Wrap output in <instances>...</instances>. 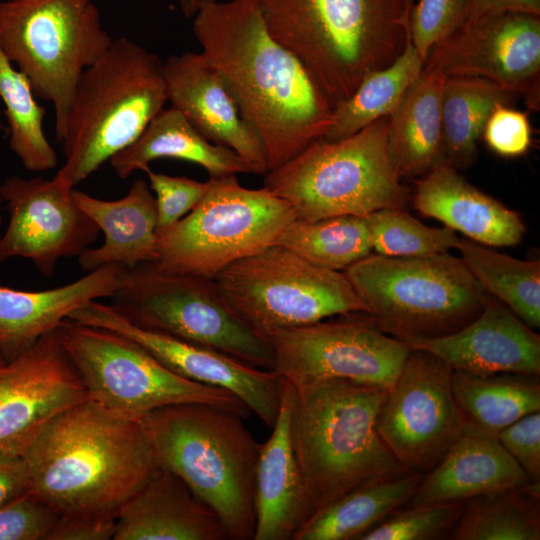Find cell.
Here are the masks:
<instances>
[{
	"instance_id": "6da1fadb",
	"label": "cell",
	"mask_w": 540,
	"mask_h": 540,
	"mask_svg": "<svg viewBox=\"0 0 540 540\" xmlns=\"http://www.w3.org/2000/svg\"><path fill=\"white\" fill-rule=\"evenodd\" d=\"M192 29L200 53L259 138L268 171L323 138L333 108L301 62L271 36L258 0L205 4Z\"/></svg>"
},
{
	"instance_id": "7a4b0ae2",
	"label": "cell",
	"mask_w": 540,
	"mask_h": 540,
	"mask_svg": "<svg viewBox=\"0 0 540 540\" xmlns=\"http://www.w3.org/2000/svg\"><path fill=\"white\" fill-rule=\"evenodd\" d=\"M29 490L61 516L116 519L157 468L139 420L87 399L52 419L21 454Z\"/></svg>"
},
{
	"instance_id": "3957f363",
	"label": "cell",
	"mask_w": 540,
	"mask_h": 540,
	"mask_svg": "<svg viewBox=\"0 0 540 540\" xmlns=\"http://www.w3.org/2000/svg\"><path fill=\"white\" fill-rule=\"evenodd\" d=\"M271 36L305 67L333 110L410 41L413 0H258Z\"/></svg>"
},
{
	"instance_id": "277c9868",
	"label": "cell",
	"mask_w": 540,
	"mask_h": 540,
	"mask_svg": "<svg viewBox=\"0 0 540 540\" xmlns=\"http://www.w3.org/2000/svg\"><path fill=\"white\" fill-rule=\"evenodd\" d=\"M388 390L342 379L293 385L292 444L315 511L406 473L377 429Z\"/></svg>"
},
{
	"instance_id": "5b68a950",
	"label": "cell",
	"mask_w": 540,
	"mask_h": 540,
	"mask_svg": "<svg viewBox=\"0 0 540 540\" xmlns=\"http://www.w3.org/2000/svg\"><path fill=\"white\" fill-rule=\"evenodd\" d=\"M240 415L206 403L155 409L139 421L155 461L220 518L232 540L255 533L259 444Z\"/></svg>"
},
{
	"instance_id": "8992f818",
	"label": "cell",
	"mask_w": 540,
	"mask_h": 540,
	"mask_svg": "<svg viewBox=\"0 0 540 540\" xmlns=\"http://www.w3.org/2000/svg\"><path fill=\"white\" fill-rule=\"evenodd\" d=\"M168 102L163 62L120 37L84 70L60 142L65 162L54 176L70 188L132 144Z\"/></svg>"
},
{
	"instance_id": "52a82bcc",
	"label": "cell",
	"mask_w": 540,
	"mask_h": 540,
	"mask_svg": "<svg viewBox=\"0 0 540 540\" xmlns=\"http://www.w3.org/2000/svg\"><path fill=\"white\" fill-rule=\"evenodd\" d=\"M388 116L346 138L312 142L264 174L263 187L287 201L298 220L405 208L409 191L390 157Z\"/></svg>"
},
{
	"instance_id": "ba28073f",
	"label": "cell",
	"mask_w": 540,
	"mask_h": 540,
	"mask_svg": "<svg viewBox=\"0 0 540 540\" xmlns=\"http://www.w3.org/2000/svg\"><path fill=\"white\" fill-rule=\"evenodd\" d=\"M344 273L368 315L395 338L451 334L482 311L487 293L460 257H390L371 253Z\"/></svg>"
},
{
	"instance_id": "9c48e42d",
	"label": "cell",
	"mask_w": 540,
	"mask_h": 540,
	"mask_svg": "<svg viewBox=\"0 0 540 540\" xmlns=\"http://www.w3.org/2000/svg\"><path fill=\"white\" fill-rule=\"evenodd\" d=\"M296 220L291 205L265 187L242 186L236 175L209 179L201 201L157 231L160 270L215 279L231 264L277 245Z\"/></svg>"
},
{
	"instance_id": "30bf717a",
	"label": "cell",
	"mask_w": 540,
	"mask_h": 540,
	"mask_svg": "<svg viewBox=\"0 0 540 540\" xmlns=\"http://www.w3.org/2000/svg\"><path fill=\"white\" fill-rule=\"evenodd\" d=\"M112 41L93 0L0 1V46L53 105L59 141L82 73Z\"/></svg>"
},
{
	"instance_id": "8fae6325",
	"label": "cell",
	"mask_w": 540,
	"mask_h": 540,
	"mask_svg": "<svg viewBox=\"0 0 540 540\" xmlns=\"http://www.w3.org/2000/svg\"><path fill=\"white\" fill-rule=\"evenodd\" d=\"M110 305L137 327L221 351L273 370L269 341L231 309L215 279L160 270L146 262L126 267Z\"/></svg>"
},
{
	"instance_id": "7c38bea8",
	"label": "cell",
	"mask_w": 540,
	"mask_h": 540,
	"mask_svg": "<svg viewBox=\"0 0 540 540\" xmlns=\"http://www.w3.org/2000/svg\"><path fill=\"white\" fill-rule=\"evenodd\" d=\"M57 332L88 399L116 415L139 420L155 409L180 403L211 404L242 418L251 412L231 392L174 373L127 336L69 318Z\"/></svg>"
},
{
	"instance_id": "4fadbf2b",
	"label": "cell",
	"mask_w": 540,
	"mask_h": 540,
	"mask_svg": "<svg viewBox=\"0 0 540 540\" xmlns=\"http://www.w3.org/2000/svg\"><path fill=\"white\" fill-rule=\"evenodd\" d=\"M215 281L231 309L265 338L277 329L368 313L344 271L319 267L279 245L231 264Z\"/></svg>"
},
{
	"instance_id": "5bb4252c",
	"label": "cell",
	"mask_w": 540,
	"mask_h": 540,
	"mask_svg": "<svg viewBox=\"0 0 540 540\" xmlns=\"http://www.w3.org/2000/svg\"><path fill=\"white\" fill-rule=\"evenodd\" d=\"M271 331L274 371L293 385L342 379L389 389L410 349L365 312Z\"/></svg>"
},
{
	"instance_id": "9a60e30c",
	"label": "cell",
	"mask_w": 540,
	"mask_h": 540,
	"mask_svg": "<svg viewBox=\"0 0 540 540\" xmlns=\"http://www.w3.org/2000/svg\"><path fill=\"white\" fill-rule=\"evenodd\" d=\"M453 368L410 349L377 420L388 450L406 472L431 470L461 434L466 420L452 391Z\"/></svg>"
},
{
	"instance_id": "2e32d148",
	"label": "cell",
	"mask_w": 540,
	"mask_h": 540,
	"mask_svg": "<svg viewBox=\"0 0 540 540\" xmlns=\"http://www.w3.org/2000/svg\"><path fill=\"white\" fill-rule=\"evenodd\" d=\"M423 68L488 80L540 104V15L501 10L469 18L430 51Z\"/></svg>"
},
{
	"instance_id": "e0dca14e",
	"label": "cell",
	"mask_w": 540,
	"mask_h": 540,
	"mask_svg": "<svg viewBox=\"0 0 540 540\" xmlns=\"http://www.w3.org/2000/svg\"><path fill=\"white\" fill-rule=\"evenodd\" d=\"M73 188L55 177L7 178L0 185L9 222L0 237V262L29 259L46 277L62 258L79 257L100 229L75 203Z\"/></svg>"
},
{
	"instance_id": "ac0fdd59",
	"label": "cell",
	"mask_w": 540,
	"mask_h": 540,
	"mask_svg": "<svg viewBox=\"0 0 540 540\" xmlns=\"http://www.w3.org/2000/svg\"><path fill=\"white\" fill-rule=\"evenodd\" d=\"M69 318L133 339L174 373L231 392L266 426H274L281 402V376L274 370L257 368L214 348L137 327L99 300L85 304Z\"/></svg>"
},
{
	"instance_id": "d6986e66",
	"label": "cell",
	"mask_w": 540,
	"mask_h": 540,
	"mask_svg": "<svg viewBox=\"0 0 540 540\" xmlns=\"http://www.w3.org/2000/svg\"><path fill=\"white\" fill-rule=\"evenodd\" d=\"M88 399L57 329L0 363V453L19 455L66 409Z\"/></svg>"
},
{
	"instance_id": "ffe728a7",
	"label": "cell",
	"mask_w": 540,
	"mask_h": 540,
	"mask_svg": "<svg viewBox=\"0 0 540 540\" xmlns=\"http://www.w3.org/2000/svg\"><path fill=\"white\" fill-rule=\"evenodd\" d=\"M398 339V338H397ZM409 349L427 351L454 370L540 376V336L504 304L487 294L480 314L448 335L400 338Z\"/></svg>"
},
{
	"instance_id": "44dd1931",
	"label": "cell",
	"mask_w": 540,
	"mask_h": 540,
	"mask_svg": "<svg viewBox=\"0 0 540 540\" xmlns=\"http://www.w3.org/2000/svg\"><path fill=\"white\" fill-rule=\"evenodd\" d=\"M167 100L209 141L233 150L254 174L268 171L263 146L215 68L200 52L163 62Z\"/></svg>"
},
{
	"instance_id": "7402d4cb",
	"label": "cell",
	"mask_w": 540,
	"mask_h": 540,
	"mask_svg": "<svg viewBox=\"0 0 540 540\" xmlns=\"http://www.w3.org/2000/svg\"><path fill=\"white\" fill-rule=\"evenodd\" d=\"M293 385L281 377V403L269 439L259 444L253 540H293L315 508L291 437Z\"/></svg>"
},
{
	"instance_id": "603a6c76",
	"label": "cell",
	"mask_w": 540,
	"mask_h": 540,
	"mask_svg": "<svg viewBox=\"0 0 540 540\" xmlns=\"http://www.w3.org/2000/svg\"><path fill=\"white\" fill-rule=\"evenodd\" d=\"M228 539L231 536L218 515L180 477L159 466L120 509L113 538Z\"/></svg>"
},
{
	"instance_id": "cb8c5ba5",
	"label": "cell",
	"mask_w": 540,
	"mask_h": 540,
	"mask_svg": "<svg viewBox=\"0 0 540 540\" xmlns=\"http://www.w3.org/2000/svg\"><path fill=\"white\" fill-rule=\"evenodd\" d=\"M412 202L422 215L485 246H515L526 232L517 212L470 184L448 161L419 177Z\"/></svg>"
},
{
	"instance_id": "d4e9b609",
	"label": "cell",
	"mask_w": 540,
	"mask_h": 540,
	"mask_svg": "<svg viewBox=\"0 0 540 540\" xmlns=\"http://www.w3.org/2000/svg\"><path fill=\"white\" fill-rule=\"evenodd\" d=\"M126 267H99L78 280L53 289L23 291L0 286V355L9 361L56 330L85 304L111 297L121 286Z\"/></svg>"
},
{
	"instance_id": "484cf974",
	"label": "cell",
	"mask_w": 540,
	"mask_h": 540,
	"mask_svg": "<svg viewBox=\"0 0 540 540\" xmlns=\"http://www.w3.org/2000/svg\"><path fill=\"white\" fill-rule=\"evenodd\" d=\"M530 480L496 435L465 423L442 459L422 476L409 506H421L520 488Z\"/></svg>"
},
{
	"instance_id": "4316f807",
	"label": "cell",
	"mask_w": 540,
	"mask_h": 540,
	"mask_svg": "<svg viewBox=\"0 0 540 540\" xmlns=\"http://www.w3.org/2000/svg\"><path fill=\"white\" fill-rule=\"evenodd\" d=\"M76 205L104 233V243L86 249L79 257L80 267L90 272L99 267L120 264L132 267L155 262L157 257V207L148 182L137 179L128 193L118 200H102L73 188Z\"/></svg>"
},
{
	"instance_id": "83f0119b",
	"label": "cell",
	"mask_w": 540,
	"mask_h": 540,
	"mask_svg": "<svg viewBox=\"0 0 540 540\" xmlns=\"http://www.w3.org/2000/svg\"><path fill=\"white\" fill-rule=\"evenodd\" d=\"M445 78L423 68L388 116V149L400 178L422 177L447 161L441 115Z\"/></svg>"
},
{
	"instance_id": "f1b7e54d",
	"label": "cell",
	"mask_w": 540,
	"mask_h": 540,
	"mask_svg": "<svg viewBox=\"0 0 540 540\" xmlns=\"http://www.w3.org/2000/svg\"><path fill=\"white\" fill-rule=\"evenodd\" d=\"M157 159H178L197 164L208 172L210 178L253 173L237 153L209 141L171 106L163 108L140 136L109 162L118 177L127 179Z\"/></svg>"
},
{
	"instance_id": "f546056e",
	"label": "cell",
	"mask_w": 540,
	"mask_h": 540,
	"mask_svg": "<svg viewBox=\"0 0 540 540\" xmlns=\"http://www.w3.org/2000/svg\"><path fill=\"white\" fill-rule=\"evenodd\" d=\"M422 476L406 472L358 487L316 510L293 540L358 539L408 503Z\"/></svg>"
},
{
	"instance_id": "4dcf8cb0",
	"label": "cell",
	"mask_w": 540,
	"mask_h": 540,
	"mask_svg": "<svg viewBox=\"0 0 540 540\" xmlns=\"http://www.w3.org/2000/svg\"><path fill=\"white\" fill-rule=\"evenodd\" d=\"M452 391L466 423L496 436L523 416L540 411V380L535 375H478L453 369Z\"/></svg>"
},
{
	"instance_id": "1f68e13d",
	"label": "cell",
	"mask_w": 540,
	"mask_h": 540,
	"mask_svg": "<svg viewBox=\"0 0 540 540\" xmlns=\"http://www.w3.org/2000/svg\"><path fill=\"white\" fill-rule=\"evenodd\" d=\"M515 96L478 77H446L442 87L441 115L447 161L457 170L469 168L477 157L485 123L498 104Z\"/></svg>"
},
{
	"instance_id": "d6a6232c",
	"label": "cell",
	"mask_w": 540,
	"mask_h": 540,
	"mask_svg": "<svg viewBox=\"0 0 540 540\" xmlns=\"http://www.w3.org/2000/svg\"><path fill=\"white\" fill-rule=\"evenodd\" d=\"M456 249L483 288L529 327H540V262L521 260L467 238Z\"/></svg>"
},
{
	"instance_id": "836d02e7",
	"label": "cell",
	"mask_w": 540,
	"mask_h": 540,
	"mask_svg": "<svg viewBox=\"0 0 540 540\" xmlns=\"http://www.w3.org/2000/svg\"><path fill=\"white\" fill-rule=\"evenodd\" d=\"M422 70L423 61L409 41L393 63L367 73L355 91L334 108L332 123L323 139L346 138L388 116Z\"/></svg>"
},
{
	"instance_id": "e575fe53",
	"label": "cell",
	"mask_w": 540,
	"mask_h": 540,
	"mask_svg": "<svg viewBox=\"0 0 540 540\" xmlns=\"http://www.w3.org/2000/svg\"><path fill=\"white\" fill-rule=\"evenodd\" d=\"M319 267L345 271L373 252L365 217L342 215L296 219L278 244Z\"/></svg>"
},
{
	"instance_id": "d590c367",
	"label": "cell",
	"mask_w": 540,
	"mask_h": 540,
	"mask_svg": "<svg viewBox=\"0 0 540 540\" xmlns=\"http://www.w3.org/2000/svg\"><path fill=\"white\" fill-rule=\"evenodd\" d=\"M28 78L0 46V98L5 106L9 147L25 169L43 172L57 166V154L45 136L44 107L38 104Z\"/></svg>"
},
{
	"instance_id": "8d00e7d4",
	"label": "cell",
	"mask_w": 540,
	"mask_h": 540,
	"mask_svg": "<svg viewBox=\"0 0 540 540\" xmlns=\"http://www.w3.org/2000/svg\"><path fill=\"white\" fill-rule=\"evenodd\" d=\"M449 539L539 540V501L520 488L495 491L465 500L463 512Z\"/></svg>"
},
{
	"instance_id": "74e56055",
	"label": "cell",
	"mask_w": 540,
	"mask_h": 540,
	"mask_svg": "<svg viewBox=\"0 0 540 540\" xmlns=\"http://www.w3.org/2000/svg\"><path fill=\"white\" fill-rule=\"evenodd\" d=\"M373 251L390 257H425L456 249L459 237L452 229L430 227L405 208H384L365 217Z\"/></svg>"
},
{
	"instance_id": "f35d334b",
	"label": "cell",
	"mask_w": 540,
	"mask_h": 540,
	"mask_svg": "<svg viewBox=\"0 0 540 540\" xmlns=\"http://www.w3.org/2000/svg\"><path fill=\"white\" fill-rule=\"evenodd\" d=\"M465 501H455L395 510L362 534L359 540H427L439 538L453 528Z\"/></svg>"
},
{
	"instance_id": "ab89813d",
	"label": "cell",
	"mask_w": 540,
	"mask_h": 540,
	"mask_svg": "<svg viewBox=\"0 0 540 540\" xmlns=\"http://www.w3.org/2000/svg\"><path fill=\"white\" fill-rule=\"evenodd\" d=\"M470 17V0H419L410 19V41L426 61L431 49Z\"/></svg>"
},
{
	"instance_id": "60d3db41",
	"label": "cell",
	"mask_w": 540,
	"mask_h": 540,
	"mask_svg": "<svg viewBox=\"0 0 540 540\" xmlns=\"http://www.w3.org/2000/svg\"><path fill=\"white\" fill-rule=\"evenodd\" d=\"M60 516L29 490L0 507V540H48Z\"/></svg>"
},
{
	"instance_id": "b9f144b4",
	"label": "cell",
	"mask_w": 540,
	"mask_h": 540,
	"mask_svg": "<svg viewBox=\"0 0 540 540\" xmlns=\"http://www.w3.org/2000/svg\"><path fill=\"white\" fill-rule=\"evenodd\" d=\"M146 172L157 207L158 231L163 230L187 215L204 197L209 180L197 181L187 177L157 173L149 167Z\"/></svg>"
},
{
	"instance_id": "7bdbcfd3",
	"label": "cell",
	"mask_w": 540,
	"mask_h": 540,
	"mask_svg": "<svg viewBox=\"0 0 540 540\" xmlns=\"http://www.w3.org/2000/svg\"><path fill=\"white\" fill-rule=\"evenodd\" d=\"M481 138L499 156H522L532 141L530 120L526 113L508 104H498L488 117Z\"/></svg>"
},
{
	"instance_id": "ee69618b",
	"label": "cell",
	"mask_w": 540,
	"mask_h": 540,
	"mask_svg": "<svg viewBox=\"0 0 540 540\" xmlns=\"http://www.w3.org/2000/svg\"><path fill=\"white\" fill-rule=\"evenodd\" d=\"M497 439L530 481L540 482V411L502 429Z\"/></svg>"
},
{
	"instance_id": "f6af8a7d",
	"label": "cell",
	"mask_w": 540,
	"mask_h": 540,
	"mask_svg": "<svg viewBox=\"0 0 540 540\" xmlns=\"http://www.w3.org/2000/svg\"><path fill=\"white\" fill-rule=\"evenodd\" d=\"M116 519L60 516L48 540H113Z\"/></svg>"
},
{
	"instance_id": "bcb514c9",
	"label": "cell",
	"mask_w": 540,
	"mask_h": 540,
	"mask_svg": "<svg viewBox=\"0 0 540 540\" xmlns=\"http://www.w3.org/2000/svg\"><path fill=\"white\" fill-rule=\"evenodd\" d=\"M27 491L29 481L23 458L0 453V507Z\"/></svg>"
},
{
	"instance_id": "7dc6e473",
	"label": "cell",
	"mask_w": 540,
	"mask_h": 540,
	"mask_svg": "<svg viewBox=\"0 0 540 540\" xmlns=\"http://www.w3.org/2000/svg\"><path fill=\"white\" fill-rule=\"evenodd\" d=\"M501 10H515L540 15V0H470V17Z\"/></svg>"
},
{
	"instance_id": "c3c4849f",
	"label": "cell",
	"mask_w": 540,
	"mask_h": 540,
	"mask_svg": "<svg viewBox=\"0 0 540 540\" xmlns=\"http://www.w3.org/2000/svg\"><path fill=\"white\" fill-rule=\"evenodd\" d=\"M1 118H2V112H1V110H0V131L5 129V127H4L3 124H2Z\"/></svg>"
},
{
	"instance_id": "681fc988",
	"label": "cell",
	"mask_w": 540,
	"mask_h": 540,
	"mask_svg": "<svg viewBox=\"0 0 540 540\" xmlns=\"http://www.w3.org/2000/svg\"><path fill=\"white\" fill-rule=\"evenodd\" d=\"M1 202H2V199L0 197V204H1ZM1 223H2V218H1V215H0V225H1Z\"/></svg>"
},
{
	"instance_id": "f907efd6",
	"label": "cell",
	"mask_w": 540,
	"mask_h": 540,
	"mask_svg": "<svg viewBox=\"0 0 540 540\" xmlns=\"http://www.w3.org/2000/svg\"><path fill=\"white\" fill-rule=\"evenodd\" d=\"M4 359L2 358V356L0 355V363L3 362Z\"/></svg>"
}]
</instances>
